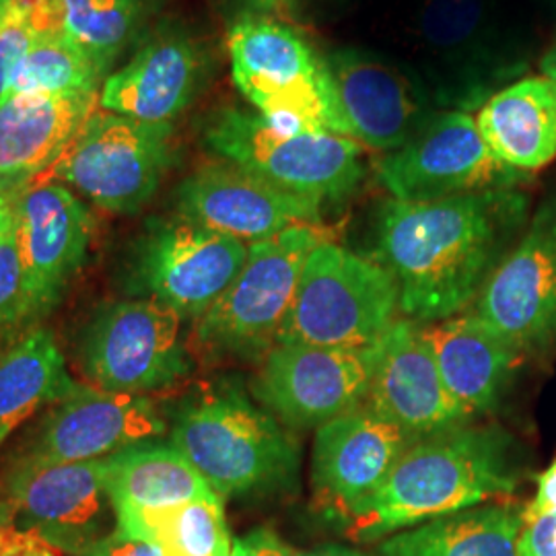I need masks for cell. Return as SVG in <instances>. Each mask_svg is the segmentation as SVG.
<instances>
[{
  "instance_id": "cell-32",
  "label": "cell",
  "mask_w": 556,
  "mask_h": 556,
  "mask_svg": "<svg viewBox=\"0 0 556 556\" xmlns=\"http://www.w3.org/2000/svg\"><path fill=\"white\" fill-rule=\"evenodd\" d=\"M38 36L31 4L27 0H13L0 15V96L7 91L9 79Z\"/></svg>"
},
{
  "instance_id": "cell-5",
  "label": "cell",
  "mask_w": 556,
  "mask_h": 556,
  "mask_svg": "<svg viewBox=\"0 0 556 556\" xmlns=\"http://www.w3.org/2000/svg\"><path fill=\"white\" fill-rule=\"evenodd\" d=\"M227 52L239 93L264 118L351 139L326 54L295 25L245 13L227 31Z\"/></svg>"
},
{
  "instance_id": "cell-43",
  "label": "cell",
  "mask_w": 556,
  "mask_h": 556,
  "mask_svg": "<svg viewBox=\"0 0 556 556\" xmlns=\"http://www.w3.org/2000/svg\"><path fill=\"white\" fill-rule=\"evenodd\" d=\"M11 523H13V517H11L9 501H7V497L0 495V528H2V526H11Z\"/></svg>"
},
{
  "instance_id": "cell-8",
  "label": "cell",
  "mask_w": 556,
  "mask_h": 556,
  "mask_svg": "<svg viewBox=\"0 0 556 556\" xmlns=\"http://www.w3.org/2000/svg\"><path fill=\"white\" fill-rule=\"evenodd\" d=\"M324 239L319 225H295L250 243L238 277L197 324L200 349L252 363L266 357L277 346L303 264Z\"/></svg>"
},
{
  "instance_id": "cell-42",
  "label": "cell",
  "mask_w": 556,
  "mask_h": 556,
  "mask_svg": "<svg viewBox=\"0 0 556 556\" xmlns=\"http://www.w3.org/2000/svg\"><path fill=\"white\" fill-rule=\"evenodd\" d=\"M538 71L540 75L548 77L556 83V36L555 40L548 43V48L544 50V54L538 60Z\"/></svg>"
},
{
  "instance_id": "cell-9",
  "label": "cell",
  "mask_w": 556,
  "mask_h": 556,
  "mask_svg": "<svg viewBox=\"0 0 556 556\" xmlns=\"http://www.w3.org/2000/svg\"><path fill=\"white\" fill-rule=\"evenodd\" d=\"M174 161V124L96 110L46 176L110 213H137Z\"/></svg>"
},
{
  "instance_id": "cell-16",
  "label": "cell",
  "mask_w": 556,
  "mask_h": 556,
  "mask_svg": "<svg viewBox=\"0 0 556 556\" xmlns=\"http://www.w3.org/2000/svg\"><path fill=\"white\" fill-rule=\"evenodd\" d=\"M324 54L351 126V139L365 149L397 151L438 114L433 96L417 71L363 48L342 46Z\"/></svg>"
},
{
  "instance_id": "cell-38",
  "label": "cell",
  "mask_w": 556,
  "mask_h": 556,
  "mask_svg": "<svg viewBox=\"0 0 556 556\" xmlns=\"http://www.w3.org/2000/svg\"><path fill=\"white\" fill-rule=\"evenodd\" d=\"M556 509V459L538 477L536 497L526 507V517Z\"/></svg>"
},
{
  "instance_id": "cell-2",
  "label": "cell",
  "mask_w": 556,
  "mask_h": 556,
  "mask_svg": "<svg viewBox=\"0 0 556 556\" xmlns=\"http://www.w3.org/2000/svg\"><path fill=\"white\" fill-rule=\"evenodd\" d=\"M519 482L516 439L495 425H459L413 441L378 489L344 517L346 536L371 542L514 495Z\"/></svg>"
},
{
  "instance_id": "cell-37",
  "label": "cell",
  "mask_w": 556,
  "mask_h": 556,
  "mask_svg": "<svg viewBox=\"0 0 556 556\" xmlns=\"http://www.w3.org/2000/svg\"><path fill=\"white\" fill-rule=\"evenodd\" d=\"M289 553L291 548H287L280 538L266 528L254 530L248 536L236 538L231 548V556H289Z\"/></svg>"
},
{
  "instance_id": "cell-24",
  "label": "cell",
  "mask_w": 556,
  "mask_h": 556,
  "mask_svg": "<svg viewBox=\"0 0 556 556\" xmlns=\"http://www.w3.org/2000/svg\"><path fill=\"white\" fill-rule=\"evenodd\" d=\"M422 332L457 404L472 418L497 410L521 358L472 312L425 324Z\"/></svg>"
},
{
  "instance_id": "cell-39",
  "label": "cell",
  "mask_w": 556,
  "mask_h": 556,
  "mask_svg": "<svg viewBox=\"0 0 556 556\" xmlns=\"http://www.w3.org/2000/svg\"><path fill=\"white\" fill-rule=\"evenodd\" d=\"M23 190L0 184V241L17 229V200Z\"/></svg>"
},
{
  "instance_id": "cell-36",
  "label": "cell",
  "mask_w": 556,
  "mask_h": 556,
  "mask_svg": "<svg viewBox=\"0 0 556 556\" xmlns=\"http://www.w3.org/2000/svg\"><path fill=\"white\" fill-rule=\"evenodd\" d=\"M85 556H165V553L155 542L124 534L116 528L110 536L101 540L100 544Z\"/></svg>"
},
{
  "instance_id": "cell-22",
  "label": "cell",
  "mask_w": 556,
  "mask_h": 556,
  "mask_svg": "<svg viewBox=\"0 0 556 556\" xmlns=\"http://www.w3.org/2000/svg\"><path fill=\"white\" fill-rule=\"evenodd\" d=\"M410 443L402 429L365 406L321 425L312 454L316 503L344 519L386 480Z\"/></svg>"
},
{
  "instance_id": "cell-7",
  "label": "cell",
  "mask_w": 556,
  "mask_h": 556,
  "mask_svg": "<svg viewBox=\"0 0 556 556\" xmlns=\"http://www.w3.org/2000/svg\"><path fill=\"white\" fill-rule=\"evenodd\" d=\"M397 309L400 287L383 264L324 239L303 264L278 342L363 351L378 344Z\"/></svg>"
},
{
  "instance_id": "cell-33",
  "label": "cell",
  "mask_w": 556,
  "mask_h": 556,
  "mask_svg": "<svg viewBox=\"0 0 556 556\" xmlns=\"http://www.w3.org/2000/svg\"><path fill=\"white\" fill-rule=\"evenodd\" d=\"M27 321L17 229L0 241V326Z\"/></svg>"
},
{
  "instance_id": "cell-10",
  "label": "cell",
  "mask_w": 556,
  "mask_h": 556,
  "mask_svg": "<svg viewBox=\"0 0 556 556\" xmlns=\"http://www.w3.org/2000/svg\"><path fill=\"white\" fill-rule=\"evenodd\" d=\"M80 367L105 392L142 396L172 388L192 369L181 318L155 299L112 303L85 330Z\"/></svg>"
},
{
  "instance_id": "cell-45",
  "label": "cell",
  "mask_w": 556,
  "mask_h": 556,
  "mask_svg": "<svg viewBox=\"0 0 556 556\" xmlns=\"http://www.w3.org/2000/svg\"><path fill=\"white\" fill-rule=\"evenodd\" d=\"M553 2H555V4H556V0H553Z\"/></svg>"
},
{
  "instance_id": "cell-4",
  "label": "cell",
  "mask_w": 556,
  "mask_h": 556,
  "mask_svg": "<svg viewBox=\"0 0 556 556\" xmlns=\"http://www.w3.org/2000/svg\"><path fill=\"white\" fill-rule=\"evenodd\" d=\"M202 140L219 160L319 206L351 199L365 179V147L357 140L275 124L236 105L206 116Z\"/></svg>"
},
{
  "instance_id": "cell-44",
  "label": "cell",
  "mask_w": 556,
  "mask_h": 556,
  "mask_svg": "<svg viewBox=\"0 0 556 556\" xmlns=\"http://www.w3.org/2000/svg\"><path fill=\"white\" fill-rule=\"evenodd\" d=\"M11 2H13V0H0V15L11 7Z\"/></svg>"
},
{
  "instance_id": "cell-29",
  "label": "cell",
  "mask_w": 556,
  "mask_h": 556,
  "mask_svg": "<svg viewBox=\"0 0 556 556\" xmlns=\"http://www.w3.org/2000/svg\"><path fill=\"white\" fill-rule=\"evenodd\" d=\"M38 31H59L103 71L130 46L147 17V0H27Z\"/></svg>"
},
{
  "instance_id": "cell-15",
  "label": "cell",
  "mask_w": 556,
  "mask_h": 556,
  "mask_svg": "<svg viewBox=\"0 0 556 556\" xmlns=\"http://www.w3.org/2000/svg\"><path fill=\"white\" fill-rule=\"evenodd\" d=\"M378 344L346 351L278 342L260 361L252 394L289 429H318L365 406Z\"/></svg>"
},
{
  "instance_id": "cell-23",
  "label": "cell",
  "mask_w": 556,
  "mask_h": 556,
  "mask_svg": "<svg viewBox=\"0 0 556 556\" xmlns=\"http://www.w3.org/2000/svg\"><path fill=\"white\" fill-rule=\"evenodd\" d=\"M100 108L98 96H0V184L27 188L64 153Z\"/></svg>"
},
{
  "instance_id": "cell-17",
  "label": "cell",
  "mask_w": 556,
  "mask_h": 556,
  "mask_svg": "<svg viewBox=\"0 0 556 556\" xmlns=\"http://www.w3.org/2000/svg\"><path fill=\"white\" fill-rule=\"evenodd\" d=\"M176 211L184 219L250 245L295 225H319L324 206L219 160L179 184Z\"/></svg>"
},
{
  "instance_id": "cell-31",
  "label": "cell",
  "mask_w": 556,
  "mask_h": 556,
  "mask_svg": "<svg viewBox=\"0 0 556 556\" xmlns=\"http://www.w3.org/2000/svg\"><path fill=\"white\" fill-rule=\"evenodd\" d=\"M108 77L96 60L59 31H38L4 93L98 96Z\"/></svg>"
},
{
  "instance_id": "cell-27",
  "label": "cell",
  "mask_w": 556,
  "mask_h": 556,
  "mask_svg": "<svg viewBox=\"0 0 556 556\" xmlns=\"http://www.w3.org/2000/svg\"><path fill=\"white\" fill-rule=\"evenodd\" d=\"M526 509L493 503L462 509L397 532L381 542L379 556H517Z\"/></svg>"
},
{
  "instance_id": "cell-28",
  "label": "cell",
  "mask_w": 556,
  "mask_h": 556,
  "mask_svg": "<svg viewBox=\"0 0 556 556\" xmlns=\"http://www.w3.org/2000/svg\"><path fill=\"white\" fill-rule=\"evenodd\" d=\"M75 383L52 332L34 328L0 355V445L46 404H56Z\"/></svg>"
},
{
  "instance_id": "cell-13",
  "label": "cell",
  "mask_w": 556,
  "mask_h": 556,
  "mask_svg": "<svg viewBox=\"0 0 556 556\" xmlns=\"http://www.w3.org/2000/svg\"><path fill=\"white\" fill-rule=\"evenodd\" d=\"M248 243L199 223L151 219L135 241L130 273L140 295L172 307L179 318L200 319L236 280Z\"/></svg>"
},
{
  "instance_id": "cell-6",
  "label": "cell",
  "mask_w": 556,
  "mask_h": 556,
  "mask_svg": "<svg viewBox=\"0 0 556 556\" xmlns=\"http://www.w3.org/2000/svg\"><path fill=\"white\" fill-rule=\"evenodd\" d=\"M420 79L439 110L477 114L509 83L526 77L528 54L503 29L491 0H425L417 15Z\"/></svg>"
},
{
  "instance_id": "cell-35",
  "label": "cell",
  "mask_w": 556,
  "mask_h": 556,
  "mask_svg": "<svg viewBox=\"0 0 556 556\" xmlns=\"http://www.w3.org/2000/svg\"><path fill=\"white\" fill-rule=\"evenodd\" d=\"M0 556H60V553L38 534L11 523L0 528Z\"/></svg>"
},
{
  "instance_id": "cell-11",
  "label": "cell",
  "mask_w": 556,
  "mask_h": 556,
  "mask_svg": "<svg viewBox=\"0 0 556 556\" xmlns=\"http://www.w3.org/2000/svg\"><path fill=\"white\" fill-rule=\"evenodd\" d=\"M472 314L521 361L555 353L556 192L540 202Z\"/></svg>"
},
{
  "instance_id": "cell-30",
  "label": "cell",
  "mask_w": 556,
  "mask_h": 556,
  "mask_svg": "<svg viewBox=\"0 0 556 556\" xmlns=\"http://www.w3.org/2000/svg\"><path fill=\"white\" fill-rule=\"evenodd\" d=\"M124 534L155 542L165 556H231L223 498H199L118 523Z\"/></svg>"
},
{
  "instance_id": "cell-26",
  "label": "cell",
  "mask_w": 556,
  "mask_h": 556,
  "mask_svg": "<svg viewBox=\"0 0 556 556\" xmlns=\"http://www.w3.org/2000/svg\"><path fill=\"white\" fill-rule=\"evenodd\" d=\"M105 486L118 523L199 498H220L178 450L140 443L105 457Z\"/></svg>"
},
{
  "instance_id": "cell-3",
  "label": "cell",
  "mask_w": 556,
  "mask_h": 556,
  "mask_svg": "<svg viewBox=\"0 0 556 556\" xmlns=\"http://www.w3.org/2000/svg\"><path fill=\"white\" fill-rule=\"evenodd\" d=\"M172 445L220 498L298 482V441L236 383L204 386L186 397L174 418Z\"/></svg>"
},
{
  "instance_id": "cell-12",
  "label": "cell",
  "mask_w": 556,
  "mask_h": 556,
  "mask_svg": "<svg viewBox=\"0 0 556 556\" xmlns=\"http://www.w3.org/2000/svg\"><path fill=\"white\" fill-rule=\"evenodd\" d=\"M376 178L390 199L431 202L519 188L530 176L493 155L478 130L475 114L439 110L417 137L378 161Z\"/></svg>"
},
{
  "instance_id": "cell-25",
  "label": "cell",
  "mask_w": 556,
  "mask_h": 556,
  "mask_svg": "<svg viewBox=\"0 0 556 556\" xmlns=\"http://www.w3.org/2000/svg\"><path fill=\"white\" fill-rule=\"evenodd\" d=\"M480 135L507 167L532 174L556 160V83L526 75L509 83L477 114Z\"/></svg>"
},
{
  "instance_id": "cell-1",
  "label": "cell",
  "mask_w": 556,
  "mask_h": 556,
  "mask_svg": "<svg viewBox=\"0 0 556 556\" xmlns=\"http://www.w3.org/2000/svg\"><path fill=\"white\" fill-rule=\"evenodd\" d=\"M530 220L519 188L431 202L383 200L374 219V256L400 287V312L417 324L459 316Z\"/></svg>"
},
{
  "instance_id": "cell-34",
  "label": "cell",
  "mask_w": 556,
  "mask_h": 556,
  "mask_svg": "<svg viewBox=\"0 0 556 556\" xmlns=\"http://www.w3.org/2000/svg\"><path fill=\"white\" fill-rule=\"evenodd\" d=\"M517 556H556V509L526 517Z\"/></svg>"
},
{
  "instance_id": "cell-18",
  "label": "cell",
  "mask_w": 556,
  "mask_h": 556,
  "mask_svg": "<svg viewBox=\"0 0 556 556\" xmlns=\"http://www.w3.org/2000/svg\"><path fill=\"white\" fill-rule=\"evenodd\" d=\"M365 408L413 441L472 422L447 392L422 324L408 318L396 319L379 340Z\"/></svg>"
},
{
  "instance_id": "cell-21",
  "label": "cell",
  "mask_w": 556,
  "mask_h": 556,
  "mask_svg": "<svg viewBox=\"0 0 556 556\" xmlns=\"http://www.w3.org/2000/svg\"><path fill=\"white\" fill-rule=\"evenodd\" d=\"M208 48L184 29H161L135 56L108 75L100 89V110L119 116L174 124L211 77Z\"/></svg>"
},
{
  "instance_id": "cell-40",
  "label": "cell",
  "mask_w": 556,
  "mask_h": 556,
  "mask_svg": "<svg viewBox=\"0 0 556 556\" xmlns=\"http://www.w3.org/2000/svg\"><path fill=\"white\" fill-rule=\"evenodd\" d=\"M248 9V15H264V17H278L282 20L289 13L291 0H241Z\"/></svg>"
},
{
  "instance_id": "cell-14",
  "label": "cell",
  "mask_w": 556,
  "mask_h": 556,
  "mask_svg": "<svg viewBox=\"0 0 556 556\" xmlns=\"http://www.w3.org/2000/svg\"><path fill=\"white\" fill-rule=\"evenodd\" d=\"M105 468V457L73 464L20 457L4 493L13 526L38 534L59 553H91L118 528Z\"/></svg>"
},
{
  "instance_id": "cell-20",
  "label": "cell",
  "mask_w": 556,
  "mask_h": 556,
  "mask_svg": "<svg viewBox=\"0 0 556 556\" xmlns=\"http://www.w3.org/2000/svg\"><path fill=\"white\" fill-rule=\"evenodd\" d=\"M167 431L155 404L139 394L75 386L43 418L23 452L34 462H91L114 456Z\"/></svg>"
},
{
  "instance_id": "cell-19",
  "label": "cell",
  "mask_w": 556,
  "mask_h": 556,
  "mask_svg": "<svg viewBox=\"0 0 556 556\" xmlns=\"http://www.w3.org/2000/svg\"><path fill=\"white\" fill-rule=\"evenodd\" d=\"M93 217L73 190L56 181L29 184L17 200L27 321L48 314L83 266Z\"/></svg>"
},
{
  "instance_id": "cell-41",
  "label": "cell",
  "mask_w": 556,
  "mask_h": 556,
  "mask_svg": "<svg viewBox=\"0 0 556 556\" xmlns=\"http://www.w3.org/2000/svg\"><path fill=\"white\" fill-rule=\"evenodd\" d=\"M289 556H369L365 553H361L357 548H346V546H337V544H326V546H319L314 551H303V553H295L291 551Z\"/></svg>"
}]
</instances>
